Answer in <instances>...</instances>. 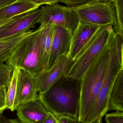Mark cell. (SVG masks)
<instances>
[{
    "label": "cell",
    "mask_w": 123,
    "mask_h": 123,
    "mask_svg": "<svg viewBox=\"0 0 123 123\" xmlns=\"http://www.w3.org/2000/svg\"><path fill=\"white\" fill-rule=\"evenodd\" d=\"M81 79L66 76L61 78L38 98L49 112L78 120Z\"/></svg>",
    "instance_id": "cell-1"
},
{
    "label": "cell",
    "mask_w": 123,
    "mask_h": 123,
    "mask_svg": "<svg viewBox=\"0 0 123 123\" xmlns=\"http://www.w3.org/2000/svg\"><path fill=\"white\" fill-rule=\"evenodd\" d=\"M115 34L82 78L78 118L81 123L85 121L102 88L111 57Z\"/></svg>",
    "instance_id": "cell-2"
},
{
    "label": "cell",
    "mask_w": 123,
    "mask_h": 123,
    "mask_svg": "<svg viewBox=\"0 0 123 123\" xmlns=\"http://www.w3.org/2000/svg\"><path fill=\"white\" fill-rule=\"evenodd\" d=\"M6 63L13 68L25 69L35 77L43 71L40 26L32 34L22 40Z\"/></svg>",
    "instance_id": "cell-3"
},
{
    "label": "cell",
    "mask_w": 123,
    "mask_h": 123,
    "mask_svg": "<svg viewBox=\"0 0 123 123\" xmlns=\"http://www.w3.org/2000/svg\"><path fill=\"white\" fill-rule=\"evenodd\" d=\"M115 34L112 25L101 26L78 54L66 76L81 79L85 72Z\"/></svg>",
    "instance_id": "cell-4"
},
{
    "label": "cell",
    "mask_w": 123,
    "mask_h": 123,
    "mask_svg": "<svg viewBox=\"0 0 123 123\" xmlns=\"http://www.w3.org/2000/svg\"><path fill=\"white\" fill-rule=\"evenodd\" d=\"M79 20L87 24L103 26L116 24V15L113 2L100 0H89L72 6Z\"/></svg>",
    "instance_id": "cell-5"
},
{
    "label": "cell",
    "mask_w": 123,
    "mask_h": 123,
    "mask_svg": "<svg viewBox=\"0 0 123 123\" xmlns=\"http://www.w3.org/2000/svg\"><path fill=\"white\" fill-rule=\"evenodd\" d=\"M41 8L42 13L38 24L58 26L70 30L72 34L78 24L79 17L72 6L55 3L46 5Z\"/></svg>",
    "instance_id": "cell-6"
},
{
    "label": "cell",
    "mask_w": 123,
    "mask_h": 123,
    "mask_svg": "<svg viewBox=\"0 0 123 123\" xmlns=\"http://www.w3.org/2000/svg\"><path fill=\"white\" fill-rule=\"evenodd\" d=\"M41 8L0 21V39L6 38L33 28L38 24Z\"/></svg>",
    "instance_id": "cell-7"
},
{
    "label": "cell",
    "mask_w": 123,
    "mask_h": 123,
    "mask_svg": "<svg viewBox=\"0 0 123 123\" xmlns=\"http://www.w3.org/2000/svg\"><path fill=\"white\" fill-rule=\"evenodd\" d=\"M73 62V60L68 55H63L49 70L41 72L35 77L38 92L47 91L58 80L66 76Z\"/></svg>",
    "instance_id": "cell-8"
},
{
    "label": "cell",
    "mask_w": 123,
    "mask_h": 123,
    "mask_svg": "<svg viewBox=\"0 0 123 123\" xmlns=\"http://www.w3.org/2000/svg\"><path fill=\"white\" fill-rule=\"evenodd\" d=\"M100 27V26L87 24L79 20L77 27L72 34L70 49L68 54L73 61Z\"/></svg>",
    "instance_id": "cell-9"
},
{
    "label": "cell",
    "mask_w": 123,
    "mask_h": 123,
    "mask_svg": "<svg viewBox=\"0 0 123 123\" xmlns=\"http://www.w3.org/2000/svg\"><path fill=\"white\" fill-rule=\"evenodd\" d=\"M72 33L68 30L55 26L49 57L48 70L61 56L68 55Z\"/></svg>",
    "instance_id": "cell-10"
},
{
    "label": "cell",
    "mask_w": 123,
    "mask_h": 123,
    "mask_svg": "<svg viewBox=\"0 0 123 123\" xmlns=\"http://www.w3.org/2000/svg\"><path fill=\"white\" fill-rule=\"evenodd\" d=\"M17 68V86L20 105L38 99L35 77L25 69Z\"/></svg>",
    "instance_id": "cell-11"
},
{
    "label": "cell",
    "mask_w": 123,
    "mask_h": 123,
    "mask_svg": "<svg viewBox=\"0 0 123 123\" xmlns=\"http://www.w3.org/2000/svg\"><path fill=\"white\" fill-rule=\"evenodd\" d=\"M16 110L18 118L32 123H43L49 112L39 98L20 104Z\"/></svg>",
    "instance_id": "cell-12"
},
{
    "label": "cell",
    "mask_w": 123,
    "mask_h": 123,
    "mask_svg": "<svg viewBox=\"0 0 123 123\" xmlns=\"http://www.w3.org/2000/svg\"><path fill=\"white\" fill-rule=\"evenodd\" d=\"M29 29L6 38L0 39V63L8 60L14 50L22 40L33 33Z\"/></svg>",
    "instance_id": "cell-13"
},
{
    "label": "cell",
    "mask_w": 123,
    "mask_h": 123,
    "mask_svg": "<svg viewBox=\"0 0 123 123\" xmlns=\"http://www.w3.org/2000/svg\"><path fill=\"white\" fill-rule=\"evenodd\" d=\"M39 6L25 0H16L0 8V19L12 18L39 8Z\"/></svg>",
    "instance_id": "cell-14"
},
{
    "label": "cell",
    "mask_w": 123,
    "mask_h": 123,
    "mask_svg": "<svg viewBox=\"0 0 123 123\" xmlns=\"http://www.w3.org/2000/svg\"><path fill=\"white\" fill-rule=\"evenodd\" d=\"M40 27L42 35L43 72L46 71L48 70L49 57L55 25L42 24Z\"/></svg>",
    "instance_id": "cell-15"
},
{
    "label": "cell",
    "mask_w": 123,
    "mask_h": 123,
    "mask_svg": "<svg viewBox=\"0 0 123 123\" xmlns=\"http://www.w3.org/2000/svg\"><path fill=\"white\" fill-rule=\"evenodd\" d=\"M108 111L123 112V69L119 72L113 86Z\"/></svg>",
    "instance_id": "cell-16"
},
{
    "label": "cell",
    "mask_w": 123,
    "mask_h": 123,
    "mask_svg": "<svg viewBox=\"0 0 123 123\" xmlns=\"http://www.w3.org/2000/svg\"><path fill=\"white\" fill-rule=\"evenodd\" d=\"M18 71L17 67L14 68L11 81L6 90V109L13 112L20 105L19 97L17 90Z\"/></svg>",
    "instance_id": "cell-17"
},
{
    "label": "cell",
    "mask_w": 123,
    "mask_h": 123,
    "mask_svg": "<svg viewBox=\"0 0 123 123\" xmlns=\"http://www.w3.org/2000/svg\"><path fill=\"white\" fill-rule=\"evenodd\" d=\"M113 3L116 15V24L113 30L115 34L123 36V0H114Z\"/></svg>",
    "instance_id": "cell-18"
},
{
    "label": "cell",
    "mask_w": 123,
    "mask_h": 123,
    "mask_svg": "<svg viewBox=\"0 0 123 123\" xmlns=\"http://www.w3.org/2000/svg\"><path fill=\"white\" fill-rule=\"evenodd\" d=\"M14 68L4 63H0V87L8 88L11 79Z\"/></svg>",
    "instance_id": "cell-19"
},
{
    "label": "cell",
    "mask_w": 123,
    "mask_h": 123,
    "mask_svg": "<svg viewBox=\"0 0 123 123\" xmlns=\"http://www.w3.org/2000/svg\"><path fill=\"white\" fill-rule=\"evenodd\" d=\"M105 120L106 123H123V112L116 111L115 112L107 114Z\"/></svg>",
    "instance_id": "cell-20"
},
{
    "label": "cell",
    "mask_w": 123,
    "mask_h": 123,
    "mask_svg": "<svg viewBox=\"0 0 123 123\" xmlns=\"http://www.w3.org/2000/svg\"><path fill=\"white\" fill-rule=\"evenodd\" d=\"M103 118L100 117L90 123H103ZM58 123H81L77 119L64 115H60Z\"/></svg>",
    "instance_id": "cell-21"
},
{
    "label": "cell",
    "mask_w": 123,
    "mask_h": 123,
    "mask_svg": "<svg viewBox=\"0 0 123 123\" xmlns=\"http://www.w3.org/2000/svg\"><path fill=\"white\" fill-rule=\"evenodd\" d=\"M6 88L5 87H0V115L6 109Z\"/></svg>",
    "instance_id": "cell-22"
},
{
    "label": "cell",
    "mask_w": 123,
    "mask_h": 123,
    "mask_svg": "<svg viewBox=\"0 0 123 123\" xmlns=\"http://www.w3.org/2000/svg\"><path fill=\"white\" fill-rule=\"evenodd\" d=\"M60 115L49 111L47 116L43 123H58Z\"/></svg>",
    "instance_id": "cell-23"
},
{
    "label": "cell",
    "mask_w": 123,
    "mask_h": 123,
    "mask_svg": "<svg viewBox=\"0 0 123 123\" xmlns=\"http://www.w3.org/2000/svg\"><path fill=\"white\" fill-rule=\"evenodd\" d=\"M29 2H31L37 5L40 6L43 4L50 5L55 3H58V0H25Z\"/></svg>",
    "instance_id": "cell-24"
},
{
    "label": "cell",
    "mask_w": 123,
    "mask_h": 123,
    "mask_svg": "<svg viewBox=\"0 0 123 123\" xmlns=\"http://www.w3.org/2000/svg\"><path fill=\"white\" fill-rule=\"evenodd\" d=\"M59 2H62L68 6H74L82 4L89 0H58Z\"/></svg>",
    "instance_id": "cell-25"
},
{
    "label": "cell",
    "mask_w": 123,
    "mask_h": 123,
    "mask_svg": "<svg viewBox=\"0 0 123 123\" xmlns=\"http://www.w3.org/2000/svg\"><path fill=\"white\" fill-rule=\"evenodd\" d=\"M0 123H21L19 119H9L5 117L2 114L0 115Z\"/></svg>",
    "instance_id": "cell-26"
},
{
    "label": "cell",
    "mask_w": 123,
    "mask_h": 123,
    "mask_svg": "<svg viewBox=\"0 0 123 123\" xmlns=\"http://www.w3.org/2000/svg\"><path fill=\"white\" fill-rule=\"evenodd\" d=\"M16 0H0V8L12 3Z\"/></svg>",
    "instance_id": "cell-27"
},
{
    "label": "cell",
    "mask_w": 123,
    "mask_h": 123,
    "mask_svg": "<svg viewBox=\"0 0 123 123\" xmlns=\"http://www.w3.org/2000/svg\"><path fill=\"white\" fill-rule=\"evenodd\" d=\"M19 119L20 122L21 123H30V122H28V121H27L26 120H24V119H23V118H19Z\"/></svg>",
    "instance_id": "cell-28"
},
{
    "label": "cell",
    "mask_w": 123,
    "mask_h": 123,
    "mask_svg": "<svg viewBox=\"0 0 123 123\" xmlns=\"http://www.w3.org/2000/svg\"><path fill=\"white\" fill-rule=\"evenodd\" d=\"M100 0L104 1H109L111 2H113L114 0Z\"/></svg>",
    "instance_id": "cell-29"
},
{
    "label": "cell",
    "mask_w": 123,
    "mask_h": 123,
    "mask_svg": "<svg viewBox=\"0 0 123 123\" xmlns=\"http://www.w3.org/2000/svg\"><path fill=\"white\" fill-rule=\"evenodd\" d=\"M1 20V19H0V20Z\"/></svg>",
    "instance_id": "cell-30"
},
{
    "label": "cell",
    "mask_w": 123,
    "mask_h": 123,
    "mask_svg": "<svg viewBox=\"0 0 123 123\" xmlns=\"http://www.w3.org/2000/svg\"></svg>",
    "instance_id": "cell-31"
}]
</instances>
